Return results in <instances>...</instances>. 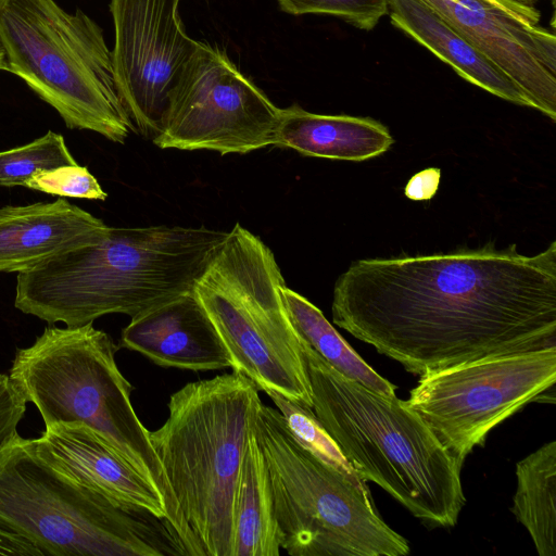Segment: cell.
I'll use <instances>...</instances> for the list:
<instances>
[{
  "mask_svg": "<svg viewBox=\"0 0 556 556\" xmlns=\"http://www.w3.org/2000/svg\"><path fill=\"white\" fill-rule=\"evenodd\" d=\"M25 188L38 190L52 195L105 200L108 193L87 167L64 165L37 172Z\"/></svg>",
  "mask_w": 556,
  "mask_h": 556,
  "instance_id": "cell-25",
  "label": "cell"
},
{
  "mask_svg": "<svg viewBox=\"0 0 556 556\" xmlns=\"http://www.w3.org/2000/svg\"><path fill=\"white\" fill-rule=\"evenodd\" d=\"M556 119V38L540 13L507 0H421Z\"/></svg>",
  "mask_w": 556,
  "mask_h": 556,
  "instance_id": "cell-13",
  "label": "cell"
},
{
  "mask_svg": "<svg viewBox=\"0 0 556 556\" xmlns=\"http://www.w3.org/2000/svg\"><path fill=\"white\" fill-rule=\"evenodd\" d=\"M507 1L516 3V4H520V5L533 7V4L535 2L541 1V0H507Z\"/></svg>",
  "mask_w": 556,
  "mask_h": 556,
  "instance_id": "cell-29",
  "label": "cell"
},
{
  "mask_svg": "<svg viewBox=\"0 0 556 556\" xmlns=\"http://www.w3.org/2000/svg\"><path fill=\"white\" fill-rule=\"evenodd\" d=\"M267 395L281 414L290 433L302 446L345 476L355 480H363L323 427L312 407L302 405L276 392H269Z\"/></svg>",
  "mask_w": 556,
  "mask_h": 556,
  "instance_id": "cell-23",
  "label": "cell"
},
{
  "mask_svg": "<svg viewBox=\"0 0 556 556\" xmlns=\"http://www.w3.org/2000/svg\"><path fill=\"white\" fill-rule=\"evenodd\" d=\"M393 141L374 118L317 114L293 104L280 111L274 146L305 156L361 162L387 152Z\"/></svg>",
  "mask_w": 556,
  "mask_h": 556,
  "instance_id": "cell-18",
  "label": "cell"
},
{
  "mask_svg": "<svg viewBox=\"0 0 556 556\" xmlns=\"http://www.w3.org/2000/svg\"><path fill=\"white\" fill-rule=\"evenodd\" d=\"M109 226L59 198L0 207V271L22 273L49 258L100 241Z\"/></svg>",
  "mask_w": 556,
  "mask_h": 556,
  "instance_id": "cell-16",
  "label": "cell"
},
{
  "mask_svg": "<svg viewBox=\"0 0 556 556\" xmlns=\"http://www.w3.org/2000/svg\"><path fill=\"white\" fill-rule=\"evenodd\" d=\"M29 443L38 457L66 478L118 505L143 508L167 519L155 490L89 427L52 424Z\"/></svg>",
  "mask_w": 556,
  "mask_h": 556,
  "instance_id": "cell-14",
  "label": "cell"
},
{
  "mask_svg": "<svg viewBox=\"0 0 556 556\" xmlns=\"http://www.w3.org/2000/svg\"><path fill=\"white\" fill-rule=\"evenodd\" d=\"M119 346L154 364L193 371L231 367L230 356L194 290L131 317Z\"/></svg>",
  "mask_w": 556,
  "mask_h": 556,
  "instance_id": "cell-15",
  "label": "cell"
},
{
  "mask_svg": "<svg viewBox=\"0 0 556 556\" xmlns=\"http://www.w3.org/2000/svg\"><path fill=\"white\" fill-rule=\"evenodd\" d=\"M280 111L224 51L199 41L152 141L161 149L244 154L274 146Z\"/></svg>",
  "mask_w": 556,
  "mask_h": 556,
  "instance_id": "cell-11",
  "label": "cell"
},
{
  "mask_svg": "<svg viewBox=\"0 0 556 556\" xmlns=\"http://www.w3.org/2000/svg\"><path fill=\"white\" fill-rule=\"evenodd\" d=\"M313 410L357 476L429 527H454L466 503L462 466L406 401L348 379L301 339Z\"/></svg>",
  "mask_w": 556,
  "mask_h": 556,
  "instance_id": "cell-3",
  "label": "cell"
},
{
  "mask_svg": "<svg viewBox=\"0 0 556 556\" xmlns=\"http://www.w3.org/2000/svg\"><path fill=\"white\" fill-rule=\"evenodd\" d=\"M26 403L9 375L0 374V447L17 432Z\"/></svg>",
  "mask_w": 556,
  "mask_h": 556,
  "instance_id": "cell-26",
  "label": "cell"
},
{
  "mask_svg": "<svg viewBox=\"0 0 556 556\" xmlns=\"http://www.w3.org/2000/svg\"><path fill=\"white\" fill-rule=\"evenodd\" d=\"M252 432L264 456L281 548L292 556H404L405 538L372 503L367 481L327 465L260 404Z\"/></svg>",
  "mask_w": 556,
  "mask_h": 556,
  "instance_id": "cell-8",
  "label": "cell"
},
{
  "mask_svg": "<svg viewBox=\"0 0 556 556\" xmlns=\"http://www.w3.org/2000/svg\"><path fill=\"white\" fill-rule=\"evenodd\" d=\"M332 320L421 376L556 346V242L539 254L483 247L365 258L337 279Z\"/></svg>",
  "mask_w": 556,
  "mask_h": 556,
  "instance_id": "cell-1",
  "label": "cell"
},
{
  "mask_svg": "<svg viewBox=\"0 0 556 556\" xmlns=\"http://www.w3.org/2000/svg\"><path fill=\"white\" fill-rule=\"evenodd\" d=\"M0 555L43 556L30 541L0 525Z\"/></svg>",
  "mask_w": 556,
  "mask_h": 556,
  "instance_id": "cell-28",
  "label": "cell"
},
{
  "mask_svg": "<svg viewBox=\"0 0 556 556\" xmlns=\"http://www.w3.org/2000/svg\"><path fill=\"white\" fill-rule=\"evenodd\" d=\"M118 346L89 323L47 327L35 342L16 350L9 377L45 426L80 424L98 433L162 500L169 525L188 555L191 543L176 498L130 402L131 384L115 361Z\"/></svg>",
  "mask_w": 556,
  "mask_h": 556,
  "instance_id": "cell-5",
  "label": "cell"
},
{
  "mask_svg": "<svg viewBox=\"0 0 556 556\" xmlns=\"http://www.w3.org/2000/svg\"><path fill=\"white\" fill-rule=\"evenodd\" d=\"M292 15L329 14L356 28L372 29L388 14V0H277Z\"/></svg>",
  "mask_w": 556,
  "mask_h": 556,
  "instance_id": "cell-24",
  "label": "cell"
},
{
  "mask_svg": "<svg viewBox=\"0 0 556 556\" xmlns=\"http://www.w3.org/2000/svg\"><path fill=\"white\" fill-rule=\"evenodd\" d=\"M391 23L448 64L465 80L513 103L532 100L496 65L421 0H388Z\"/></svg>",
  "mask_w": 556,
  "mask_h": 556,
  "instance_id": "cell-17",
  "label": "cell"
},
{
  "mask_svg": "<svg viewBox=\"0 0 556 556\" xmlns=\"http://www.w3.org/2000/svg\"><path fill=\"white\" fill-rule=\"evenodd\" d=\"M280 548L266 465L251 430L235 493L231 556H278Z\"/></svg>",
  "mask_w": 556,
  "mask_h": 556,
  "instance_id": "cell-19",
  "label": "cell"
},
{
  "mask_svg": "<svg viewBox=\"0 0 556 556\" xmlns=\"http://www.w3.org/2000/svg\"><path fill=\"white\" fill-rule=\"evenodd\" d=\"M280 296L298 337L330 367L371 391L395 395L396 387L361 358L317 306L286 285Z\"/></svg>",
  "mask_w": 556,
  "mask_h": 556,
  "instance_id": "cell-20",
  "label": "cell"
},
{
  "mask_svg": "<svg viewBox=\"0 0 556 556\" xmlns=\"http://www.w3.org/2000/svg\"><path fill=\"white\" fill-rule=\"evenodd\" d=\"M285 278L271 250L237 223L195 283L194 292L231 359V368L266 394L312 407L301 352L280 296Z\"/></svg>",
  "mask_w": 556,
  "mask_h": 556,
  "instance_id": "cell-9",
  "label": "cell"
},
{
  "mask_svg": "<svg viewBox=\"0 0 556 556\" xmlns=\"http://www.w3.org/2000/svg\"><path fill=\"white\" fill-rule=\"evenodd\" d=\"M440 180V168L429 167L422 169L409 178L404 188V193L406 198L414 201L430 200L435 195Z\"/></svg>",
  "mask_w": 556,
  "mask_h": 556,
  "instance_id": "cell-27",
  "label": "cell"
},
{
  "mask_svg": "<svg viewBox=\"0 0 556 556\" xmlns=\"http://www.w3.org/2000/svg\"><path fill=\"white\" fill-rule=\"evenodd\" d=\"M75 164L63 136L49 130L27 144L0 151V187H25L39 170Z\"/></svg>",
  "mask_w": 556,
  "mask_h": 556,
  "instance_id": "cell-22",
  "label": "cell"
},
{
  "mask_svg": "<svg viewBox=\"0 0 556 556\" xmlns=\"http://www.w3.org/2000/svg\"><path fill=\"white\" fill-rule=\"evenodd\" d=\"M228 231L206 227H109L93 244L18 273L14 306L49 324L134 317L194 290Z\"/></svg>",
  "mask_w": 556,
  "mask_h": 556,
  "instance_id": "cell-2",
  "label": "cell"
},
{
  "mask_svg": "<svg viewBox=\"0 0 556 556\" xmlns=\"http://www.w3.org/2000/svg\"><path fill=\"white\" fill-rule=\"evenodd\" d=\"M0 525L43 556H187L167 519L66 478L17 432L0 447Z\"/></svg>",
  "mask_w": 556,
  "mask_h": 556,
  "instance_id": "cell-6",
  "label": "cell"
},
{
  "mask_svg": "<svg viewBox=\"0 0 556 556\" xmlns=\"http://www.w3.org/2000/svg\"><path fill=\"white\" fill-rule=\"evenodd\" d=\"M261 403L247 377L219 375L174 392L166 421L150 431L192 556H231L235 493Z\"/></svg>",
  "mask_w": 556,
  "mask_h": 556,
  "instance_id": "cell-4",
  "label": "cell"
},
{
  "mask_svg": "<svg viewBox=\"0 0 556 556\" xmlns=\"http://www.w3.org/2000/svg\"><path fill=\"white\" fill-rule=\"evenodd\" d=\"M180 0H111L115 80L134 126L160 134L170 90L198 46L186 31Z\"/></svg>",
  "mask_w": 556,
  "mask_h": 556,
  "instance_id": "cell-12",
  "label": "cell"
},
{
  "mask_svg": "<svg viewBox=\"0 0 556 556\" xmlns=\"http://www.w3.org/2000/svg\"><path fill=\"white\" fill-rule=\"evenodd\" d=\"M556 382V346L490 355L420 376L407 404L463 466L489 432Z\"/></svg>",
  "mask_w": 556,
  "mask_h": 556,
  "instance_id": "cell-10",
  "label": "cell"
},
{
  "mask_svg": "<svg viewBox=\"0 0 556 556\" xmlns=\"http://www.w3.org/2000/svg\"><path fill=\"white\" fill-rule=\"evenodd\" d=\"M513 514L540 556H556V442L543 444L516 465Z\"/></svg>",
  "mask_w": 556,
  "mask_h": 556,
  "instance_id": "cell-21",
  "label": "cell"
},
{
  "mask_svg": "<svg viewBox=\"0 0 556 556\" xmlns=\"http://www.w3.org/2000/svg\"><path fill=\"white\" fill-rule=\"evenodd\" d=\"M1 70L5 71V56L2 45L0 42V71Z\"/></svg>",
  "mask_w": 556,
  "mask_h": 556,
  "instance_id": "cell-30",
  "label": "cell"
},
{
  "mask_svg": "<svg viewBox=\"0 0 556 556\" xmlns=\"http://www.w3.org/2000/svg\"><path fill=\"white\" fill-rule=\"evenodd\" d=\"M5 71L50 104L71 129L124 143L136 127L118 93L112 51L80 9L54 0H0Z\"/></svg>",
  "mask_w": 556,
  "mask_h": 556,
  "instance_id": "cell-7",
  "label": "cell"
}]
</instances>
